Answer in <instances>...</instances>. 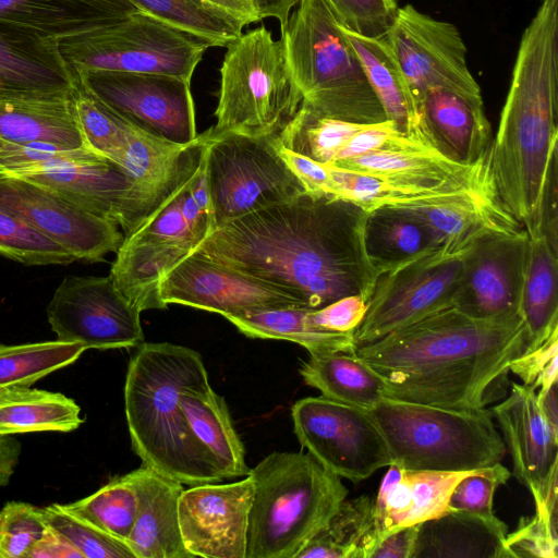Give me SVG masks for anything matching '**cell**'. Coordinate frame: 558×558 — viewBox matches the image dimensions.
I'll use <instances>...</instances> for the list:
<instances>
[{"label":"cell","mask_w":558,"mask_h":558,"mask_svg":"<svg viewBox=\"0 0 558 558\" xmlns=\"http://www.w3.org/2000/svg\"><path fill=\"white\" fill-rule=\"evenodd\" d=\"M366 216L351 201L305 191L217 227L196 251L287 290L307 310L348 295L367 301L378 274Z\"/></svg>","instance_id":"6da1fadb"},{"label":"cell","mask_w":558,"mask_h":558,"mask_svg":"<svg viewBox=\"0 0 558 558\" xmlns=\"http://www.w3.org/2000/svg\"><path fill=\"white\" fill-rule=\"evenodd\" d=\"M527 345L520 312L474 317L449 307L356 345L353 354L381 378L387 398L481 409L505 397L509 365Z\"/></svg>","instance_id":"7a4b0ae2"},{"label":"cell","mask_w":558,"mask_h":558,"mask_svg":"<svg viewBox=\"0 0 558 558\" xmlns=\"http://www.w3.org/2000/svg\"><path fill=\"white\" fill-rule=\"evenodd\" d=\"M558 150V0H543L525 28L487 160L504 207L529 236L541 233L547 175Z\"/></svg>","instance_id":"3957f363"},{"label":"cell","mask_w":558,"mask_h":558,"mask_svg":"<svg viewBox=\"0 0 558 558\" xmlns=\"http://www.w3.org/2000/svg\"><path fill=\"white\" fill-rule=\"evenodd\" d=\"M206 383L202 355L169 342L141 343L126 371L124 409L132 448L143 466L182 485L222 481L180 404L182 392Z\"/></svg>","instance_id":"277c9868"},{"label":"cell","mask_w":558,"mask_h":558,"mask_svg":"<svg viewBox=\"0 0 558 558\" xmlns=\"http://www.w3.org/2000/svg\"><path fill=\"white\" fill-rule=\"evenodd\" d=\"M247 475L254 495L245 558H296L349 494L311 453L271 452Z\"/></svg>","instance_id":"5b68a950"},{"label":"cell","mask_w":558,"mask_h":558,"mask_svg":"<svg viewBox=\"0 0 558 558\" xmlns=\"http://www.w3.org/2000/svg\"><path fill=\"white\" fill-rule=\"evenodd\" d=\"M280 39L302 105L318 116L349 122L387 120L342 24L325 0H301Z\"/></svg>","instance_id":"8992f818"},{"label":"cell","mask_w":558,"mask_h":558,"mask_svg":"<svg viewBox=\"0 0 558 558\" xmlns=\"http://www.w3.org/2000/svg\"><path fill=\"white\" fill-rule=\"evenodd\" d=\"M391 463L409 471H466L501 462L507 451L490 410L448 409L385 397L366 410Z\"/></svg>","instance_id":"52a82bcc"},{"label":"cell","mask_w":558,"mask_h":558,"mask_svg":"<svg viewBox=\"0 0 558 558\" xmlns=\"http://www.w3.org/2000/svg\"><path fill=\"white\" fill-rule=\"evenodd\" d=\"M205 156L206 150L195 173L123 236L117 251L109 276L141 312L163 308L158 298L161 279L215 230Z\"/></svg>","instance_id":"ba28073f"},{"label":"cell","mask_w":558,"mask_h":558,"mask_svg":"<svg viewBox=\"0 0 558 558\" xmlns=\"http://www.w3.org/2000/svg\"><path fill=\"white\" fill-rule=\"evenodd\" d=\"M219 72L214 137L227 133L278 136L302 105L283 43L264 26L227 46Z\"/></svg>","instance_id":"9c48e42d"},{"label":"cell","mask_w":558,"mask_h":558,"mask_svg":"<svg viewBox=\"0 0 558 558\" xmlns=\"http://www.w3.org/2000/svg\"><path fill=\"white\" fill-rule=\"evenodd\" d=\"M72 71L154 73L191 81L214 45L144 11L114 24L58 39Z\"/></svg>","instance_id":"30bf717a"},{"label":"cell","mask_w":558,"mask_h":558,"mask_svg":"<svg viewBox=\"0 0 558 558\" xmlns=\"http://www.w3.org/2000/svg\"><path fill=\"white\" fill-rule=\"evenodd\" d=\"M471 245L442 243L380 272L353 330L355 347L453 307Z\"/></svg>","instance_id":"8fae6325"},{"label":"cell","mask_w":558,"mask_h":558,"mask_svg":"<svg viewBox=\"0 0 558 558\" xmlns=\"http://www.w3.org/2000/svg\"><path fill=\"white\" fill-rule=\"evenodd\" d=\"M277 143L278 136H211L205 163L215 229L305 192Z\"/></svg>","instance_id":"7c38bea8"},{"label":"cell","mask_w":558,"mask_h":558,"mask_svg":"<svg viewBox=\"0 0 558 558\" xmlns=\"http://www.w3.org/2000/svg\"><path fill=\"white\" fill-rule=\"evenodd\" d=\"M294 433L324 468L353 483L391 463L387 444L366 410L306 397L291 408Z\"/></svg>","instance_id":"4fadbf2b"},{"label":"cell","mask_w":558,"mask_h":558,"mask_svg":"<svg viewBox=\"0 0 558 558\" xmlns=\"http://www.w3.org/2000/svg\"><path fill=\"white\" fill-rule=\"evenodd\" d=\"M73 72L80 85L137 129L175 144L198 136L191 81L154 73Z\"/></svg>","instance_id":"5bb4252c"},{"label":"cell","mask_w":558,"mask_h":558,"mask_svg":"<svg viewBox=\"0 0 558 558\" xmlns=\"http://www.w3.org/2000/svg\"><path fill=\"white\" fill-rule=\"evenodd\" d=\"M384 36L421 102L426 90L444 88L483 104L481 88L466 64L465 44L453 24L405 4Z\"/></svg>","instance_id":"9a60e30c"},{"label":"cell","mask_w":558,"mask_h":558,"mask_svg":"<svg viewBox=\"0 0 558 558\" xmlns=\"http://www.w3.org/2000/svg\"><path fill=\"white\" fill-rule=\"evenodd\" d=\"M140 314L110 276H68L47 306L57 339L81 343L86 350L138 347L144 342Z\"/></svg>","instance_id":"2e32d148"},{"label":"cell","mask_w":558,"mask_h":558,"mask_svg":"<svg viewBox=\"0 0 558 558\" xmlns=\"http://www.w3.org/2000/svg\"><path fill=\"white\" fill-rule=\"evenodd\" d=\"M160 304H181L227 316L304 305L287 290L195 251L160 281Z\"/></svg>","instance_id":"e0dca14e"},{"label":"cell","mask_w":558,"mask_h":558,"mask_svg":"<svg viewBox=\"0 0 558 558\" xmlns=\"http://www.w3.org/2000/svg\"><path fill=\"white\" fill-rule=\"evenodd\" d=\"M16 178L46 185L113 221L124 236L140 227L168 196L145 189L123 167L100 155L40 168Z\"/></svg>","instance_id":"ac0fdd59"},{"label":"cell","mask_w":558,"mask_h":558,"mask_svg":"<svg viewBox=\"0 0 558 558\" xmlns=\"http://www.w3.org/2000/svg\"><path fill=\"white\" fill-rule=\"evenodd\" d=\"M0 208L59 243L76 260H104L118 251L124 236L113 221L25 179H0Z\"/></svg>","instance_id":"d6986e66"},{"label":"cell","mask_w":558,"mask_h":558,"mask_svg":"<svg viewBox=\"0 0 558 558\" xmlns=\"http://www.w3.org/2000/svg\"><path fill=\"white\" fill-rule=\"evenodd\" d=\"M254 495L250 475L232 483H204L183 489L179 525L192 557L245 558Z\"/></svg>","instance_id":"ffe728a7"},{"label":"cell","mask_w":558,"mask_h":558,"mask_svg":"<svg viewBox=\"0 0 558 558\" xmlns=\"http://www.w3.org/2000/svg\"><path fill=\"white\" fill-rule=\"evenodd\" d=\"M490 411L513 474L530 490L535 510H545L557 499L558 432L542 414L535 390L523 384H511L509 396Z\"/></svg>","instance_id":"44dd1931"},{"label":"cell","mask_w":558,"mask_h":558,"mask_svg":"<svg viewBox=\"0 0 558 558\" xmlns=\"http://www.w3.org/2000/svg\"><path fill=\"white\" fill-rule=\"evenodd\" d=\"M530 236L492 231L473 242L454 306L474 317H493L520 312Z\"/></svg>","instance_id":"7402d4cb"},{"label":"cell","mask_w":558,"mask_h":558,"mask_svg":"<svg viewBox=\"0 0 558 558\" xmlns=\"http://www.w3.org/2000/svg\"><path fill=\"white\" fill-rule=\"evenodd\" d=\"M76 89L58 39L0 22V102L65 100Z\"/></svg>","instance_id":"603a6c76"},{"label":"cell","mask_w":558,"mask_h":558,"mask_svg":"<svg viewBox=\"0 0 558 558\" xmlns=\"http://www.w3.org/2000/svg\"><path fill=\"white\" fill-rule=\"evenodd\" d=\"M477 470L409 471L390 464L374 498L383 536L445 515L456 485Z\"/></svg>","instance_id":"cb8c5ba5"},{"label":"cell","mask_w":558,"mask_h":558,"mask_svg":"<svg viewBox=\"0 0 558 558\" xmlns=\"http://www.w3.org/2000/svg\"><path fill=\"white\" fill-rule=\"evenodd\" d=\"M134 475L137 509L126 544L135 558H192L179 525L183 485L143 465Z\"/></svg>","instance_id":"d4e9b609"},{"label":"cell","mask_w":558,"mask_h":558,"mask_svg":"<svg viewBox=\"0 0 558 558\" xmlns=\"http://www.w3.org/2000/svg\"><path fill=\"white\" fill-rule=\"evenodd\" d=\"M342 27L386 119L393 121L405 133L437 147L426 125L422 102L386 37H368L352 32L343 25Z\"/></svg>","instance_id":"484cf974"},{"label":"cell","mask_w":558,"mask_h":558,"mask_svg":"<svg viewBox=\"0 0 558 558\" xmlns=\"http://www.w3.org/2000/svg\"><path fill=\"white\" fill-rule=\"evenodd\" d=\"M141 11L130 0H0V22L61 39Z\"/></svg>","instance_id":"4316f807"},{"label":"cell","mask_w":558,"mask_h":558,"mask_svg":"<svg viewBox=\"0 0 558 558\" xmlns=\"http://www.w3.org/2000/svg\"><path fill=\"white\" fill-rule=\"evenodd\" d=\"M180 404L194 439L222 480L246 476L245 449L225 399L206 383L182 392Z\"/></svg>","instance_id":"83f0119b"},{"label":"cell","mask_w":558,"mask_h":558,"mask_svg":"<svg viewBox=\"0 0 558 558\" xmlns=\"http://www.w3.org/2000/svg\"><path fill=\"white\" fill-rule=\"evenodd\" d=\"M423 116L440 149L458 161L472 163L488 149L490 124L484 104H474L444 88L422 96Z\"/></svg>","instance_id":"f1b7e54d"},{"label":"cell","mask_w":558,"mask_h":558,"mask_svg":"<svg viewBox=\"0 0 558 558\" xmlns=\"http://www.w3.org/2000/svg\"><path fill=\"white\" fill-rule=\"evenodd\" d=\"M1 144L87 148L77 123L74 97L65 100L0 102Z\"/></svg>","instance_id":"f546056e"},{"label":"cell","mask_w":558,"mask_h":558,"mask_svg":"<svg viewBox=\"0 0 558 558\" xmlns=\"http://www.w3.org/2000/svg\"><path fill=\"white\" fill-rule=\"evenodd\" d=\"M364 241L378 275L440 245L422 218L407 208L391 206L367 211Z\"/></svg>","instance_id":"4dcf8cb0"},{"label":"cell","mask_w":558,"mask_h":558,"mask_svg":"<svg viewBox=\"0 0 558 558\" xmlns=\"http://www.w3.org/2000/svg\"><path fill=\"white\" fill-rule=\"evenodd\" d=\"M558 251L543 234L530 236L520 296V314L529 331L527 351L558 329Z\"/></svg>","instance_id":"1f68e13d"},{"label":"cell","mask_w":558,"mask_h":558,"mask_svg":"<svg viewBox=\"0 0 558 558\" xmlns=\"http://www.w3.org/2000/svg\"><path fill=\"white\" fill-rule=\"evenodd\" d=\"M300 374L322 396L348 405L369 410L385 398L381 378L353 353L310 354Z\"/></svg>","instance_id":"d6a6232c"},{"label":"cell","mask_w":558,"mask_h":558,"mask_svg":"<svg viewBox=\"0 0 558 558\" xmlns=\"http://www.w3.org/2000/svg\"><path fill=\"white\" fill-rule=\"evenodd\" d=\"M383 538L374 498L363 495L344 499L296 558H371Z\"/></svg>","instance_id":"836d02e7"},{"label":"cell","mask_w":558,"mask_h":558,"mask_svg":"<svg viewBox=\"0 0 558 558\" xmlns=\"http://www.w3.org/2000/svg\"><path fill=\"white\" fill-rule=\"evenodd\" d=\"M307 308L282 307L227 316L240 332L250 338L286 340L305 348L310 354L353 353V332H338L312 324Z\"/></svg>","instance_id":"e575fe53"},{"label":"cell","mask_w":558,"mask_h":558,"mask_svg":"<svg viewBox=\"0 0 558 558\" xmlns=\"http://www.w3.org/2000/svg\"><path fill=\"white\" fill-rule=\"evenodd\" d=\"M82 423L81 408L62 393L28 387L0 390V435L66 433Z\"/></svg>","instance_id":"d590c367"},{"label":"cell","mask_w":558,"mask_h":558,"mask_svg":"<svg viewBox=\"0 0 558 558\" xmlns=\"http://www.w3.org/2000/svg\"><path fill=\"white\" fill-rule=\"evenodd\" d=\"M138 10L178 28L227 47L246 25L232 14L204 0H130Z\"/></svg>","instance_id":"8d00e7d4"},{"label":"cell","mask_w":558,"mask_h":558,"mask_svg":"<svg viewBox=\"0 0 558 558\" xmlns=\"http://www.w3.org/2000/svg\"><path fill=\"white\" fill-rule=\"evenodd\" d=\"M86 351L77 342L61 340L0 344V390L29 387L43 377L74 363Z\"/></svg>","instance_id":"74e56055"},{"label":"cell","mask_w":558,"mask_h":558,"mask_svg":"<svg viewBox=\"0 0 558 558\" xmlns=\"http://www.w3.org/2000/svg\"><path fill=\"white\" fill-rule=\"evenodd\" d=\"M66 506L100 530L126 543L137 509L134 471L112 478L92 495Z\"/></svg>","instance_id":"f35d334b"},{"label":"cell","mask_w":558,"mask_h":558,"mask_svg":"<svg viewBox=\"0 0 558 558\" xmlns=\"http://www.w3.org/2000/svg\"><path fill=\"white\" fill-rule=\"evenodd\" d=\"M74 106L86 147L120 165L134 125L104 105L78 82Z\"/></svg>","instance_id":"ab89813d"},{"label":"cell","mask_w":558,"mask_h":558,"mask_svg":"<svg viewBox=\"0 0 558 558\" xmlns=\"http://www.w3.org/2000/svg\"><path fill=\"white\" fill-rule=\"evenodd\" d=\"M511 473L501 462L478 469L466 475L453 488L447 513L481 521L498 539L505 543L507 525L495 515V490L507 483Z\"/></svg>","instance_id":"60d3db41"},{"label":"cell","mask_w":558,"mask_h":558,"mask_svg":"<svg viewBox=\"0 0 558 558\" xmlns=\"http://www.w3.org/2000/svg\"><path fill=\"white\" fill-rule=\"evenodd\" d=\"M47 525L63 536L83 558H135L129 545L100 530L66 505L41 508Z\"/></svg>","instance_id":"b9f144b4"},{"label":"cell","mask_w":558,"mask_h":558,"mask_svg":"<svg viewBox=\"0 0 558 558\" xmlns=\"http://www.w3.org/2000/svg\"><path fill=\"white\" fill-rule=\"evenodd\" d=\"M0 255L28 266L69 265L76 260L59 243L1 208Z\"/></svg>","instance_id":"7bdbcfd3"},{"label":"cell","mask_w":558,"mask_h":558,"mask_svg":"<svg viewBox=\"0 0 558 558\" xmlns=\"http://www.w3.org/2000/svg\"><path fill=\"white\" fill-rule=\"evenodd\" d=\"M48 525L41 508L10 501L0 510V558H26Z\"/></svg>","instance_id":"ee69618b"},{"label":"cell","mask_w":558,"mask_h":558,"mask_svg":"<svg viewBox=\"0 0 558 558\" xmlns=\"http://www.w3.org/2000/svg\"><path fill=\"white\" fill-rule=\"evenodd\" d=\"M98 155L87 148L71 149L47 144L0 145V179L16 178L40 168Z\"/></svg>","instance_id":"f6af8a7d"},{"label":"cell","mask_w":558,"mask_h":558,"mask_svg":"<svg viewBox=\"0 0 558 558\" xmlns=\"http://www.w3.org/2000/svg\"><path fill=\"white\" fill-rule=\"evenodd\" d=\"M348 29L368 37H381L399 9L397 0H325Z\"/></svg>","instance_id":"bcb514c9"},{"label":"cell","mask_w":558,"mask_h":558,"mask_svg":"<svg viewBox=\"0 0 558 558\" xmlns=\"http://www.w3.org/2000/svg\"><path fill=\"white\" fill-rule=\"evenodd\" d=\"M506 557H558L557 519L535 512L534 517L522 518L505 543Z\"/></svg>","instance_id":"7dc6e473"},{"label":"cell","mask_w":558,"mask_h":558,"mask_svg":"<svg viewBox=\"0 0 558 558\" xmlns=\"http://www.w3.org/2000/svg\"><path fill=\"white\" fill-rule=\"evenodd\" d=\"M558 329L537 348L514 359L510 372L514 373L523 385L536 391H544L558 384Z\"/></svg>","instance_id":"c3c4849f"},{"label":"cell","mask_w":558,"mask_h":558,"mask_svg":"<svg viewBox=\"0 0 558 558\" xmlns=\"http://www.w3.org/2000/svg\"><path fill=\"white\" fill-rule=\"evenodd\" d=\"M366 312V301L361 295H348L318 310H308L307 316L315 326L338 332H353Z\"/></svg>","instance_id":"681fc988"},{"label":"cell","mask_w":558,"mask_h":558,"mask_svg":"<svg viewBox=\"0 0 558 558\" xmlns=\"http://www.w3.org/2000/svg\"><path fill=\"white\" fill-rule=\"evenodd\" d=\"M421 524L403 526L386 535L371 558L415 557Z\"/></svg>","instance_id":"f907efd6"},{"label":"cell","mask_w":558,"mask_h":558,"mask_svg":"<svg viewBox=\"0 0 558 558\" xmlns=\"http://www.w3.org/2000/svg\"><path fill=\"white\" fill-rule=\"evenodd\" d=\"M26 558H83L59 533L48 526L41 538L29 549Z\"/></svg>","instance_id":"816d5d0a"},{"label":"cell","mask_w":558,"mask_h":558,"mask_svg":"<svg viewBox=\"0 0 558 558\" xmlns=\"http://www.w3.org/2000/svg\"><path fill=\"white\" fill-rule=\"evenodd\" d=\"M21 444L12 435H0V488L7 486L19 464Z\"/></svg>","instance_id":"f5cc1de1"},{"label":"cell","mask_w":558,"mask_h":558,"mask_svg":"<svg viewBox=\"0 0 558 558\" xmlns=\"http://www.w3.org/2000/svg\"><path fill=\"white\" fill-rule=\"evenodd\" d=\"M257 16L260 20L265 17H275L280 24V32L288 25L291 10L300 3L301 0H252Z\"/></svg>","instance_id":"db71d44e"},{"label":"cell","mask_w":558,"mask_h":558,"mask_svg":"<svg viewBox=\"0 0 558 558\" xmlns=\"http://www.w3.org/2000/svg\"><path fill=\"white\" fill-rule=\"evenodd\" d=\"M204 1L232 14L233 16L243 21L245 24H251V23H255V22L259 21L252 0H204Z\"/></svg>","instance_id":"11a10c76"},{"label":"cell","mask_w":558,"mask_h":558,"mask_svg":"<svg viewBox=\"0 0 558 558\" xmlns=\"http://www.w3.org/2000/svg\"><path fill=\"white\" fill-rule=\"evenodd\" d=\"M557 386L553 385L550 388L536 393V400L548 425L558 432V401H557Z\"/></svg>","instance_id":"9f6ffc18"}]
</instances>
